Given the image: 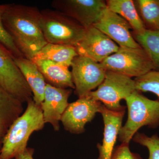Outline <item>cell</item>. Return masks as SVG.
I'll return each instance as SVG.
<instances>
[{
	"label": "cell",
	"instance_id": "obj_9",
	"mask_svg": "<svg viewBox=\"0 0 159 159\" xmlns=\"http://www.w3.org/2000/svg\"><path fill=\"white\" fill-rule=\"evenodd\" d=\"M51 5L86 29L93 25L107 8L101 0H55Z\"/></svg>",
	"mask_w": 159,
	"mask_h": 159
},
{
	"label": "cell",
	"instance_id": "obj_25",
	"mask_svg": "<svg viewBox=\"0 0 159 159\" xmlns=\"http://www.w3.org/2000/svg\"><path fill=\"white\" fill-rule=\"evenodd\" d=\"M110 159H143L139 154L130 150L129 145L122 143L115 147Z\"/></svg>",
	"mask_w": 159,
	"mask_h": 159
},
{
	"label": "cell",
	"instance_id": "obj_4",
	"mask_svg": "<svg viewBox=\"0 0 159 159\" xmlns=\"http://www.w3.org/2000/svg\"><path fill=\"white\" fill-rule=\"evenodd\" d=\"M40 26L47 43L75 48L86 30L67 16L50 9L41 11Z\"/></svg>",
	"mask_w": 159,
	"mask_h": 159
},
{
	"label": "cell",
	"instance_id": "obj_20",
	"mask_svg": "<svg viewBox=\"0 0 159 159\" xmlns=\"http://www.w3.org/2000/svg\"><path fill=\"white\" fill-rule=\"evenodd\" d=\"M135 39L144 49L155 68L159 67V30L146 29L135 34Z\"/></svg>",
	"mask_w": 159,
	"mask_h": 159
},
{
	"label": "cell",
	"instance_id": "obj_23",
	"mask_svg": "<svg viewBox=\"0 0 159 159\" xmlns=\"http://www.w3.org/2000/svg\"><path fill=\"white\" fill-rule=\"evenodd\" d=\"M133 140L148 149L149 157L148 159H159V137L157 134L148 136L147 135L137 132Z\"/></svg>",
	"mask_w": 159,
	"mask_h": 159
},
{
	"label": "cell",
	"instance_id": "obj_14",
	"mask_svg": "<svg viewBox=\"0 0 159 159\" xmlns=\"http://www.w3.org/2000/svg\"><path fill=\"white\" fill-rule=\"evenodd\" d=\"M125 110L112 111L102 105L100 113L104 123V132L102 144H97L99 150L98 159H110L119 132L122 127Z\"/></svg>",
	"mask_w": 159,
	"mask_h": 159
},
{
	"label": "cell",
	"instance_id": "obj_3",
	"mask_svg": "<svg viewBox=\"0 0 159 159\" xmlns=\"http://www.w3.org/2000/svg\"><path fill=\"white\" fill-rule=\"evenodd\" d=\"M128 109L127 121L119 132V140L129 144L143 126L156 128L159 126V101L152 100L135 91L125 99Z\"/></svg>",
	"mask_w": 159,
	"mask_h": 159
},
{
	"label": "cell",
	"instance_id": "obj_12",
	"mask_svg": "<svg viewBox=\"0 0 159 159\" xmlns=\"http://www.w3.org/2000/svg\"><path fill=\"white\" fill-rule=\"evenodd\" d=\"M93 26L107 35L119 47L134 48L141 47L131 34V26L128 23L107 8Z\"/></svg>",
	"mask_w": 159,
	"mask_h": 159
},
{
	"label": "cell",
	"instance_id": "obj_15",
	"mask_svg": "<svg viewBox=\"0 0 159 159\" xmlns=\"http://www.w3.org/2000/svg\"><path fill=\"white\" fill-rule=\"evenodd\" d=\"M23 112V102L0 85V153L6 133Z\"/></svg>",
	"mask_w": 159,
	"mask_h": 159
},
{
	"label": "cell",
	"instance_id": "obj_1",
	"mask_svg": "<svg viewBox=\"0 0 159 159\" xmlns=\"http://www.w3.org/2000/svg\"><path fill=\"white\" fill-rule=\"evenodd\" d=\"M41 11L37 7L7 4L3 13L4 28L24 57L31 60L48 43L40 26Z\"/></svg>",
	"mask_w": 159,
	"mask_h": 159
},
{
	"label": "cell",
	"instance_id": "obj_24",
	"mask_svg": "<svg viewBox=\"0 0 159 159\" xmlns=\"http://www.w3.org/2000/svg\"><path fill=\"white\" fill-rule=\"evenodd\" d=\"M7 6V4L0 5V44L11 54L13 58L25 57L16 48L11 36L3 26L2 16Z\"/></svg>",
	"mask_w": 159,
	"mask_h": 159
},
{
	"label": "cell",
	"instance_id": "obj_11",
	"mask_svg": "<svg viewBox=\"0 0 159 159\" xmlns=\"http://www.w3.org/2000/svg\"><path fill=\"white\" fill-rule=\"evenodd\" d=\"M119 48L112 40L93 26L86 29L84 36L76 47L78 55L99 63Z\"/></svg>",
	"mask_w": 159,
	"mask_h": 159
},
{
	"label": "cell",
	"instance_id": "obj_16",
	"mask_svg": "<svg viewBox=\"0 0 159 159\" xmlns=\"http://www.w3.org/2000/svg\"><path fill=\"white\" fill-rule=\"evenodd\" d=\"M33 94V99L41 106L44 97L47 83L36 64L25 57L13 58Z\"/></svg>",
	"mask_w": 159,
	"mask_h": 159
},
{
	"label": "cell",
	"instance_id": "obj_7",
	"mask_svg": "<svg viewBox=\"0 0 159 159\" xmlns=\"http://www.w3.org/2000/svg\"><path fill=\"white\" fill-rule=\"evenodd\" d=\"M71 66L75 93L78 98L98 88L105 78V69L99 63L88 57L78 55L74 58Z\"/></svg>",
	"mask_w": 159,
	"mask_h": 159
},
{
	"label": "cell",
	"instance_id": "obj_2",
	"mask_svg": "<svg viewBox=\"0 0 159 159\" xmlns=\"http://www.w3.org/2000/svg\"><path fill=\"white\" fill-rule=\"evenodd\" d=\"M27 103L25 110L11 125L3 139L0 159H13L23 153L33 133L42 130L45 123L41 106L33 99Z\"/></svg>",
	"mask_w": 159,
	"mask_h": 159
},
{
	"label": "cell",
	"instance_id": "obj_6",
	"mask_svg": "<svg viewBox=\"0 0 159 159\" xmlns=\"http://www.w3.org/2000/svg\"><path fill=\"white\" fill-rule=\"evenodd\" d=\"M106 70L130 77H140L155 69L149 56L142 47H119L118 51L100 63Z\"/></svg>",
	"mask_w": 159,
	"mask_h": 159
},
{
	"label": "cell",
	"instance_id": "obj_21",
	"mask_svg": "<svg viewBox=\"0 0 159 159\" xmlns=\"http://www.w3.org/2000/svg\"><path fill=\"white\" fill-rule=\"evenodd\" d=\"M141 18L152 28L159 30V0L136 1Z\"/></svg>",
	"mask_w": 159,
	"mask_h": 159
},
{
	"label": "cell",
	"instance_id": "obj_17",
	"mask_svg": "<svg viewBox=\"0 0 159 159\" xmlns=\"http://www.w3.org/2000/svg\"><path fill=\"white\" fill-rule=\"evenodd\" d=\"M34 62L42 74L47 84L59 88L75 89L68 67L48 60H39Z\"/></svg>",
	"mask_w": 159,
	"mask_h": 159
},
{
	"label": "cell",
	"instance_id": "obj_8",
	"mask_svg": "<svg viewBox=\"0 0 159 159\" xmlns=\"http://www.w3.org/2000/svg\"><path fill=\"white\" fill-rule=\"evenodd\" d=\"M0 85L23 102L33 99V94L11 54L0 44Z\"/></svg>",
	"mask_w": 159,
	"mask_h": 159
},
{
	"label": "cell",
	"instance_id": "obj_18",
	"mask_svg": "<svg viewBox=\"0 0 159 159\" xmlns=\"http://www.w3.org/2000/svg\"><path fill=\"white\" fill-rule=\"evenodd\" d=\"M76 48L72 46L48 43L34 55L31 60H48L69 67L78 56Z\"/></svg>",
	"mask_w": 159,
	"mask_h": 159
},
{
	"label": "cell",
	"instance_id": "obj_26",
	"mask_svg": "<svg viewBox=\"0 0 159 159\" xmlns=\"http://www.w3.org/2000/svg\"><path fill=\"white\" fill-rule=\"evenodd\" d=\"M34 149L32 148H27L23 153L20 154L15 159H34L33 156Z\"/></svg>",
	"mask_w": 159,
	"mask_h": 159
},
{
	"label": "cell",
	"instance_id": "obj_5",
	"mask_svg": "<svg viewBox=\"0 0 159 159\" xmlns=\"http://www.w3.org/2000/svg\"><path fill=\"white\" fill-rule=\"evenodd\" d=\"M135 91V82L131 77L106 70L105 78L97 89L85 96L101 102L107 109L118 111L126 108L121 105V100Z\"/></svg>",
	"mask_w": 159,
	"mask_h": 159
},
{
	"label": "cell",
	"instance_id": "obj_19",
	"mask_svg": "<svg viewBox=\"0 0 159 159\" xmlns=\"http://www.w3.org/2000/svg\"><path fill=\"white\" fill-rule=\"evenodd\" d=\"M106 4L109 10L119 15L128 23L135 34L142 33L146 29L133 1L109 0Z\"/></svg>",
	"mask_w": 159,
	"mask_h": 159
},
{
	"label": "cell",
	"instance_id": "obj_13",
	"mask_svg": "<svg viewBox=\"0 0 159 159\" xmlns=\"http://www.w3.org/2000/svg\"><path fill=\"white\" fill-rule=\"evenodd\" d=\"M71 94L70 89L59 88L47 84L41 107L45 123L51 124L54 130H59L60 122L69 105Z\"/></svg>",
	"mask_w": 159,
	"mask_h": 159
},
{
	"label": "cell",
	"instance_id": "obj_10",
	"mask_svg": "<svg viewBox=\"0 0 159 159\" xmlns=\"http://www.w3.org/2000/svg\"><path fill=\"white\" fill-rule=\"evenodd\" d=\"M102 105L101 102L87 96L69 103L61 120L65 129L73 134H82L87 123L100 112Z\"/></svg>",
	"mask_w": 159,
	"mask_h": 159
},
{
	"label": "cell",
	"instance_id": "obj_22",
	"mask_svg": "<svg viewBox=\"0 0 159 159\" xmlns=\"http://www.w3.org/2000/svg\"><path fill=\"white\" fill-rule=\"evenodd\" d=\"M134 80L137 91L151 92L157 95L159 99V71H149Z\"/></svg>",
	"mask_w": 159,
	"mask_h": 159
}]
</instances>
